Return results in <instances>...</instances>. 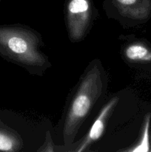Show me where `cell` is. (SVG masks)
Here are the masks:
<instances>
[{
  "label": "cell",
  "mask_w": 151,
  "mask_h": 152,
  "mask_svg": "<svg viewBox=\"0 0 151 152\" xmlns=\"http://www.w3.org/2000/svg\"><path fill=\"white\" fill-rule=\"evenodd\" d=\"M107 83V74L100 61H92L71 92L65 110L62 137L66 148L73 144L81 125L106 91Z\"/></svg>",
  "instance_id": "cell-1"
},
{
  "label": "cell",
  "mask_w": 151,
  "mask_h": 152,
  "mask_svg": "<svg viewBox=\"0 0 151 152\" xmlns=\"http://www.w3.org/2000/svg\"><path fill=\"white\" fill-rule=\"evenodd\" d=\"M42 45L40 34L28 27L0 28V51L33 75L41 76L51 66L41 50Z\"/></svg>",
  "instance_id": "cell-2"
},
{
  "label": "cell",
  "mask_w": 151,
  "mask_h": 152,
  "mask_svg": "<svg viewBox=\"0 0 151 152\" xmlns=\"http://www.w3.org/2000/svg\"><path fill=\"white\" fill-rule=\"evenodd\" d=\"M91 0H68L65 19L68 37L73 42H78L88 34L96 14Z\"/></svg>",
  "instance_id": "cell-3"
},
{
  "label": "cell",
  "mask_w": 151,
  "mask_h": 152,
  "mask_svg": "<svg viewBox=\"0 0 151 152\" xmlns=\"http://www.w3.org/2000/svg\"><path fill=\"white\" fill-rule=\"evenodd\" d=\"M115 13L112 17L127 25L147 20L151 15V0H111Z\"/></svg>",
  "instance_id": "cell-4"
},
{
  "label": "cell",
  "mask_w": 151,
  "mask_h": 152,
  "mask_svg": "<svg viewBox=\"0 0 151 152\" xmlns=\"http://www.w3.org/2000/svg\"><path fill=\"white\" fill-rule=\"evenodd\" d=\"M118 100L119 98L118 96H113L106 102V104L101 109L93 124L92 125L90 131L87 134V136L82 140L77 148L74 149L73 151L77 152L87 151L93 143L102 138L105 134L107 124L113 113L115 107L117 106Z\"/></svg>",
  "instance_id": "cell-5"
},
{
  "label": "cell",
  "mask_w": 151,
  "mask_h": 152,
  "mask_svg": "<svg viewBox=\"0 0 151 152\" xmlns=\"http://www.w3.org/2000/svg\"><path fill=\"white\" fill-rule=\"evenodd\" d=\"M122 58L130 65H144L151 63V46L141 40L127 43L121 50Z\"/></svg>",
  "instance_id": "cell-6"
},
{
  "label": "cell",
  "mask_w": 151,
  "mask_h": 152,
  "mask_svg": "<svg viewBox=\"0 0 151 152\" xmlns=\"http://www.w3.org/2000/svg\"><path fill=\"white\" fill-rule=\"evenodd\" d=\"M150 114L146 116L144 120V124L143 132H142V137L139 143L136 145L135 148L132 149L127 150L128 151L133 152H139V151H149L150 149V142H149V129L150 124Z\"/></svg>",
  "instance_id": "cell-7"
}]
</instances>
